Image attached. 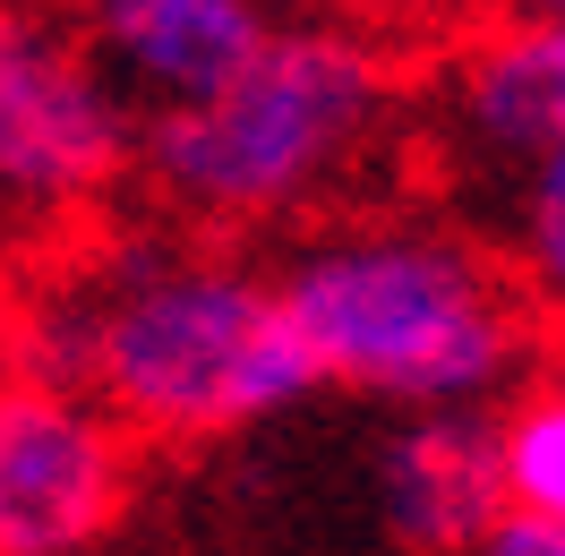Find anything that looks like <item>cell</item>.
<instances>
[{
    "label": "cell",
    "instance_id": "obj_6",
    "mask_svg": "<svg viewBox=\"0 0 565 556\" xmlns=\"http://www.w3.org/2000/svg\"><path fill=\"white\" fill-rule=\"evenodd\" d=\"M437 138L480 180H523L565 146V18H489L437 70Z\"/></svg>",
    "mask_w": 565,
    "mask_h": 556
},
{
    "label": "cell",
    "instance_id": "obj_10",
    "mask_svg": "<svg viewBox=\"0 0 565 556\" xmlns=\"http://www.w3.org/2000/svg\"><path fill=\"white\" fill-rule=\"evenodd\" d=\"M505 266L540 325H565V146L505 180Z\"/></svg>",
    "mask_w": 565,
    "mask_h": 556
},
{
    "label": "cell",
    "instance_id": "obj_3",
    "mask_svg": "<svg viewBox=\"0 0 565 556\" xmlns=\"http://www.w3.org/2000/svg\"><path fill=\"white\" fill-rule=\"evenodd\" d=\"M403 120V77L352 26H275L214 95L146 111L138 172L172 223L266 232L343 206Z\"/></svg>",
    "mask_w": 565,
    "mask_h": 556
},
{
    "label": "cell",
    "instance_id": "obj_11",
    "mask_svg": "<svg viewBox=\"0 0 565 556\" xmlns=\"http://www.w3.org/2000/svg\"><path fill=\"white\" fill-rule=\"evenodd\" d=\"M462 556H565V522H548V514H514V505H505V514H497Z\"/></svg>",
    "mask_w": 565,
    "mask_h": 556
},
{
    "label": "cell",
    "instance_id": "obj_5",
    "mask_svg": "<svg viewBox=\"0 0 565 556\" xmlns=\"http://www.w3.org/2000/svg\"><path fill=\"white\" fill-rule=\"evenodd\" d=\"M138 488V437L43 368L0 377V556H86Z\"/></svg>",
    "mask_w": 565,
    "mask_h": 556
},
{
    "label": "cell",
    "instance_id": "obj_1",
    "mask_svg": "<svg viewBox=\"0 0 565 556\" xmlns=\"http://www.w3.org/2000/svg\"><path fill=\"white\" fill-rule=\"evenodd\" d=\"M26 368L77 385L146 446H206L291 411L318 368L266 266L223 232H104L18 291Z\"/></svg>",
    "mask_w": 565,
    "mask_h": 556
},
{
    "label": "cell",
    "instance_id": "obj_9",
    "mask_svg": "<svg viewBox=\"0 0 565 556\" xmlns=\"http://www.w3.org/2000/svg\"><path fill=\"white\" fill-rule=\"evenodd\" d=\"M497 403H505V411L489 419V437H497V480H505V505H514V514L565 522V368L514 377Z\"/></svg>",
    "mask_w": 565,
    "mask_h": 556
},
{
    "label": "cell",
    "instance_id": "obj_12",
    "mask_svg": "<svg viewBox=\"0 0 565 556\" xmlns=\"http://www.w3.org/2000/svg\"><path fill=\"white\" fill-rule=\"evenodd\" d=\"M26 360V325H18V282L0 275V377Z\"/></svg>",
    "mask_w": 565,
    "mask_h": 556
},
{
    "label": "cell",
    "instance_id": "obj_4",
    "mask_svg": "<svg viewBox=\"0 0 565 556\" xmlns=\"http://www.w3.org/2000/svg\"><path fill=\"white\" fill-rule=\"evenodd\" d=\"M138 163V111L61 18L0 0V223L61 232Z\"/></svg>",
    "mask_w": 565,
    "mask_h": 556
},
{
    "label": "cell",
    "instance_id": "obj_7",
    "mask_svg": "<svg viewBox=\"0 0 565 556\" xmlns=\"http://www.w3.org/2000/svg\"><path fill=\"white\" fill-rule=\"evenodd\" d=\"M266 35H275L266 0H95L86 9V52L104 61L138 120L214 95Z\"/></svg>",
    "mask_w": 565,
    "mask_h": 556
},
{
    "label": "cell",
    "instance_id": "obj_2",
    "mask_svg": "<svg viewBox=\"0 0 565 556\" xmlns=\"http://www.w3.org/2000/svg\"><path fill=\"white\" fill-rule=\"evenodd\" d=\"M318 385L394 411H489L531 377L540 309L489 240L428 214H334L275 266Z\"/></svg>",
    "mask_w": 565,
    "mask_h": 556
},
{
    "label": "cell",
    "instance_id": "obj_13",
    "mask_svg": "<svg viewBox=\"0 0 565 556\" xmlns=\"http://www.w3.org/2000/svg\"><path fill=\"white\" fill-rule=\"evenodd\" d=\"M489 18H565V0H489Z\"/></svg>",
    "mask_w": 565,
    "mask_h": 556
},
{
    "label": "cell",
    "instance_id": "obj_8",
    "mask_svg": "<svg viewBox=\"0 0 565 556\" xmlns=\"http://www.w3.org/2000/svg\"><path fill=\"white\" fill-rule=\"evenodd\" d=\"M377 505L403 548L462 556L505 514L489 411H403V428L377 453Z\"/></svg>",
    "mask_w": 565,
    "mask_h": 556
}]
</instances>
